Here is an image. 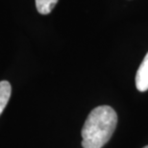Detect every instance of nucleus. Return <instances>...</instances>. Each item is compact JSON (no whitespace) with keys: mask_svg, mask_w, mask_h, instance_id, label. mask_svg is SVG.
I'll return each instance as SVG.
<instances>
[{"mask_svg":"<svg viewBox=\"0 0 148 148\" xmlns=\"http://www.w3.org/2000/svg\"><path fill=\"white\" fill-rule=\"evenodd\" d=\"M117 125V114L110 106L94 108L82 128L83 148H102L110 140Z\"/></svg>","mask_w":148,"mask_h":148,"instance_id":"nucleus-1","label":"nucleus"},{"mask_svg":"<svg viewBox=\"0 0 148 148\" xmlns=\"http://www.w3.org/2000/svg\"><path fill=\"white\" fill-rule=\"evenodd\" d=\"M143 148H148V145H146V146H144V147H143Z\"/></svg>","mask_w":148,"mask_h":148,"instance_id":"nucleus-5","label":"nucleus"},{"mask_svg":"<svg viewBox=\"0 0 148 148\" xmlns=\"http://www.w3.org/2000/svg\"><path fill=\"white\" fill-rule=\"evenodd\" d=\"M136 87L141 92L148 90V52L136 74Z\"/></svg>","mask_w":148,"mask_h":148,"instance_id":"nucleus-2","label":"nucleus"},{"mask_svg":"<svg viewBox=\"0 0 148 148\" xmlns=\"http://www.w3.org/2000/svg\"><path fill=\"white\" fill-rule=\"evenodd\" d=\"M12 87L8 81L0 82V114H2L3 110L7 106L9 99L11 97Z\"/></svg>","mask_w":148,"mask_h":148,"instance_id":"nucleus-3","label":"nucleus"},{"mask_svg":"<svg viewBox=\"0 0 148 148\" xmlns=\"http://www.w3.org/2000/svg\"><path fill=\"white\" fill-rule=\"evenodd\" d=\"M58 0H36L37 10L41 14H48L55 8Z\"/></svg>","mask_w":148,"mask_h":148,"instance_id":"nucleus-4","label":"nucleus"}]
</instances>
